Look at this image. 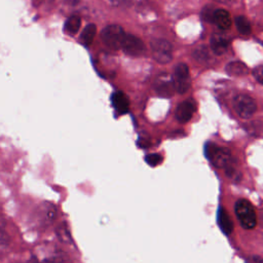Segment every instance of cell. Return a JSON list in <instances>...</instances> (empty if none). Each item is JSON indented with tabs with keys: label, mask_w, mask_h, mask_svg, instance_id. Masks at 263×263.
Listing matches in <instances>:
<instances>
[{
	"label": "cell",
	"mask_w": 263,
	"mask_h": 263,
	"mask_svg": "<svg viewBox=\"0 0 263 263\" xmlns=\"http://www.w3.org/2000/svg\"><path fill=\"white\" fill-rule=\"evenodd\" d=\"M248 263H263V262H262V260H261L260 258H258V257H252V258H250V260L248 261Z\"/></svg>",
	"instance_id": "24"
},
{
	"label": "cell",
	"mask_w": 263,
	"mask_h": 263,
	"mask_svg": "<svg viewBox=\"0 0 263 263\" xmlns=\"http://www.w3.org/2000/svg\"><path fill=\"white\" fill-rule=\"evenodd\" d=\"M153 58L161 64H166L172 60V45L164 39H152L150 41Z\"/></svg>",
	"instance_id": "4"
},
{
	"label": "cell",
	"mask_w": 263,
	"mask_h": 263,
	"mask_svg": "<svg viewBox=\"0 0 263 263\" xmlns=\"http://www.w3.org/2000/svg\"><path fill=\"white\" fill-rule=\"evenodd\" d=\"M173 80L175 84V89L179 93H185L189 89L191 80L189 75V69L186 64L180 63L176 66Z\"/></svg>",
	"instance_id": "6"
},
{
	"label": "cell",
	"mask_w": 263,
	"mask_h": 263,
	"mask_svg": "<svg viewBox=\"0 0 263 263\" xmlns=\"http://www.w3.org/2000/svg\"><path fill=\"white\" fill-rule=\"evenodd\" d=\"M233 107L236 113L242 118H250L257 110L255 101L247 95H238L233 100Z\"/></svg>",
	"instance_id": "5"
},
{
	"label": "cell",
	"mask_w": 263,
	"mask_h": 263,
	"mask_svg": "<svg viewBox=\"0 0 263 263\" xmlns=\"http://www.w3.org/2000/svg\"><path fill=\"white\" fill-rule=\"evenodd\" d=\"M204 153L210 161L217 167L227 168L230 165H233L231 153L227 148L218 147L213 143H208L204 147Z\"/></svg>",
	"instance_id": "1"
},
{
	"label": "cell",
	"mask_w": 263,
	"mask_h": 263,
	"mask_svg": "<svg viewBox=\"0 0 263 263\" xmlns=\"http://www.w3.org/2000/svg\"><path fill=\"white\" fill-rule=\"evenodd\" d=\"M161 159H162V157H161L159 154H156V153H154V154H149V155H147V156L145 157L146 162H147L149 165H151V166H155V165H157L158 163H160V162H161Z\"/></svg>",
	"instance_id": "20"
},
{
	"label": "cell",
	"mask_w": 263,
	"mask_h": 263,
	"mask_svg": "<svg viewBox=\"0 0 263 263\" xmlns=\"http://www.w3.org/2000/svg\"><path fill=\"white\" fill-rule=\"evenodd\" d=\"M234 211L239 224L245 229H252L257 224V216L254 206L247 199H238L235 202Z\"/></svg>",
	"instance_id": "2"
},
{
	"label": "cell",
	"mask_w": 263,
	"mask_h": 263,
	"mask_svg": "<svg viewBox=\"0 0 263 263\" xmlns=\"http://www.w3.org/2000/svg\"><path fill=\"white\" fill-rule=\"evenodd\" d=\"M230 43L227 36L223 34H214L211 38V48L216 54H223Z\"/></svg>",
	"instance_id": "10"
},
{
	"label": "cell",
	"mask_w": 263,
	"mask_h": 263,
	"mask_svg": "<svg viewBox=\"0 0 263 263\" xmlns=\"http://www.w3.org/2000/svg\"><path fill=\"white\" fill-rule=\"evenodd\" d=\"M80 25H81L80 16L77 14H73L67 18V21L65 23V30L67 33L74 35L80 29Z\"/></svg>",
	"instance_id": "15"
},
{
	"label": "cell",
	"mask_w": 263,
	"mask_h": 263,
	"mask_svg": "<svg viewBox=\"0 0 263 263\" xmlns=\"http://www.w3.org/2000/svg\"><path fill=\"white\" fill-rule=\"evenodd\" d=\"M121 48L126 54L133 57H139L145 52V45L143 41L139 37L132 34L125 35Z\"/></svg>",
	"instance_id": "7"
},
{
	"label": "cell",
	"mask_w": 263,
	"mask_h": 263,
	"mask_svg": "<svg viewBox=\"0 0 263 263\" xmlns=\"http://www.w3.org/2000/svg\"><path fill=\"white\" fill-rule=\"evenodd\" d=\"M217 220H218V224H219L221 230L223 231V233L230 234L232 232L233 222H232L230 216L228 215V213L224 209H222V208L219 209Z\"/></svg>",
	"instance_id": "13"
},
{
	"label": "cell",
	"mask_w": 263,
	"mask_h": 263,
	"mask_svg": "<svg viewBox=\"0 0 263 263\" xmlns=\"http://www.w3.org/2000/svg\"><path fill=\"white\" fill-rule=\"evenodd\" d=\"M154 88L156 92L163 98L172 97L176 90L173 78L166 73L157 76L154 82Z\"/></svg>",
	"instance_id": "8"
},
{
	"label": "cell",
	"mask_w": 263,
	"mask_h": 263,
	"mask_svg": "<svg viewBox=\"0 0 263 263\" xmlns=\"http://www.w3.org/2000/svg\"><path fill=\"white\" fill-rule=\"evenodd\" d=\"M112 103L118 113L125 114L128 111V108H129L128 99L122 91H116L113 93Z\"/></svg>",
	"instance_id": "12"
},
{
	"label": "cell",
	"mask_w": 263,
	"mask_h": 263,
	"mask_svg": "<svg viewBox=\"0 0 263 263\" xmlns=\"http://www.w3.org/2000/svg\"><path fill=\"white\" fill-rule=\"evenodd\" d=\"M225 70L231 76H245L249 73V68L247 65L239 61H232L228 63L225 67Z\"/></svg>",
	"instance_id": "14"
},
{
	"label": "cell",
	"mask_w": 263,
	"mask_h": 263,
	"mask_svg": "<svg viewBox=\"0 0 263 263\" xmlns=\"http://www.w3.org/2000/svg\"><path fill=\"white\" fill-rule=\"evenodd\" d=\"M213 22L222 30H226L229 29L231 26V16L230 13L223 8H219L216 9L214 11V17H213Z\"/></svg>",
	"instance_id": "11"
},
{
	"label": "cell",
	"mask_w": 263,
	"mask_h": 263,
	"mask_svg": "<svg viewBox=\"0 0 263 263\" xmlns=\"http://www.w3.org/2000/svg\"><path fill=\"white\" fill-rule=\"evenodd\" d=\"M218 2H222V3H226V2H229L230 0H216Z\"/></svg>",
	"instance_id": "26"
},
{
	"label": "cell",
	"mask_w": 263,
	"mask_h": 263,
	"mask_svg": "<svg viewBox=\"0 0 263 263\" xmlns=\"http://www.w3.org/2000/svg\"><path fill=\"white\" fill-rule=\"evenodd\" d=\"M8 238L9 236L7 235V233L3 229H0V246L6 245L8 242Z\"/></svg>",
	"instance_id": "23"
},
{
	"label": "cell",
	"mask_w": 263,
	"mask_h": 263,
	"mask_svg": "<svg viewBox=\"0 0 263 263\" xmlns=\"http://www.w3.org/2000/svg\"><path fill=\"white\" fill-rule=\"evenodd\" d=\"M192 57L198 61V62H205L209 57H210V53H209V48L205 46V45H198L194 48V50L192 51Z\"/></svg>",
	"instance_id": "18"
},
{
	"label": "cell",
	"mask_w": 263,
	"mask_h": 263,
	"mask_svg": "<svg viewBox=\"0 0 263 263\" xmlns=\"http://www.w3.org/2000/svg\"><path fill=\"white\" fill-rule=\"evenodd\" d=\"M123 29L118 25H109L105 27L101 32V38L103 43L110 49L121 48L122 42L125 37Z\"/></svg>",
	"instance_id": "3"
},
{
	"label": "cell",
	"mask_w": 263,
	"mask_h": 263,
	"mask_svg": "<svg viewBox=\"0 0 263 263\" xmlns=\"http://www.w3.org/2000/svg\"><path fill=\"white\" fill-rule=\"evenodd\" d=\"M253 76L255 77V79L261 83L263 85V65L257 66L254 68L253 70Z\"/></svg>",
	"instance_id": "21"
},
{
	"label": "cell",
	"mask_w": 263,
	"mask_h": 263,
	"mask_svg": "<svg viewBox=\"0 0 263 263\" xmlns=\"http://www.w3.org/2000/svg\"><path fill=\"white\" fill-rule=\"evenodd\" d=\"M96 32H97L96 25L89 24V25L85 26L83 31H82V33H81V35H80L81 42L84 45H89L92 42V40H93V38L96 36Z\"/></svg>",
	"instance_id": "16"
},
{
	"label": "cell",
	"mask_w": 263,
	"mask_h": 263,
	"mask_svg": "<svg viewBox=\"0 0 263 263\" xmlns=\"http://www.w3.org/2000/svg\"><path fill=\"white\" fill-rule=\"evenodd\" d=\"M214 9L210 6L205 7L202 12H201V16L205 22H213V17H214Z\"/></svg>",
	"instance_id": "22"
},
{
	"label": "cell",
	"mask_w": 263,
	"mask_h": 263,
	"mask_svg": "<svg viewBox=\"0 0 263 263\" xmlns=\"http://www.w3.org/2000/svg\"><path fill=\"white\" fill-rule=\"evenodd\" d=\"M4 225H5V223H4V221L0 218V229H3V227H4Z\"/></svg>",
	"instance_id": "25"
},
{
	"label": "cell",
	"mask_w": 263,
	"mask_h": 263,
	"mask_svg": "<svg viewBox=\"0 0 263 263\" xmlns=\"http://www.w3.org/2000/svg\"><path fill=\"white\" fill-rule=\"evenodd\" d=\"M51 256L46 257L44 263H68V258L63 253H53Z\"/></svg>",
	"instance_id": "19"
},
{
	"label": "cell",
	"mask_w": 263,
	"mask_h": 263,
	"mask_svg": "<svg viewBox=\"0 0 263 263\" xmlns=\"http://www.w3.org/2000/svg\"><path fill=\"white\" fill-rule=\"evenodd\" d=\"M195 111V102L192 99H188L182 102L176 110V118L179 122L185 123L189 121L192 114Z\"/></svg>",
	"instance_id": "9"
},
{
	"label": "cell",
	"mask_w": 263,
	"mask_h": 263,
	"mask_svg": "<svg viewBox=\"0 0 263 263\" xmlns=\"http://www.w3.org/2000/svg\"><path fill=\"white\" fill-rule=\"evenodd\" d=\"M235 26H236L238 32L242 35H249L252 31L249 21L247 20V17H245L242 15L235 17Z\"/></svg>",
	"instance_id": "17"
}]
</instances>
